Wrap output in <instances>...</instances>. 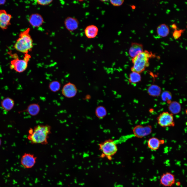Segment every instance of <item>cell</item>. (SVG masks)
I'll return each instance as SVG.
<instances>
[{
  "label": "cell",
  "mask_w": 187,
  "mask_h": 187,
  "mask_svg": "<svg viewBox=\"0 0 187 187\" xmlns=\"http://www.w3.org/2000/svg\"><path fill=\"white\" fill-rule=\"evenodd\" d=\"M51 127L48 125H38L30 128L27 139L33 144L46 145L48 143Z\"/></svg>",
  "instance_id": "6da1fadb"
},
{
  "label": "cell",
  "mask_w": 187,
  "mask_h": 187,
  "mask_svg": "<svg viewBox=\"0 0 187 187\" xmlns=\"http://www.w3.org/2000/svg\"><path fill=\"white\" fill-rule=\"evenodd\" d=\"M139 74L136 72H132L129 75V82L131 83H136L140 81L141 77Z\"/></svg>",
  "instance_id": "603a6c76"
},
{
  "label": "cell",
  "mask_w": 187,
  "mask_h": 187,
  "mask_svg": "<svg viewBox=\"0 0 187 187\" xmlns=\"http://www.w3.org/2000/svg\"><path fill=\"white\" fill-rule=\"evenodd\" d=\"M172 27L173 29H175V30H176V29L177 28V26L175 24H172Z\"/></svg>",
  "instance_id": "83f0119b"
},
{
  "label": "cell",
  "mask_w": 187,
  "mask_h": 187,
  "mask_svg": "<svg viewBox=\"0 0 187 187\" xmlns=\"http://www.w3.org/2000/svg\"><path fill=\"white\" fill-rule=\"evenodd\" d=\"M37 159V157L34 154L29 153H25L21 157V164L24 168H31L35 164Z\"/></svg>",
  "instance_id": "52a82bcc"
},
{
  "label": "cell",
  "mask_w": 187,
  "mask_h": 187,
  "mask_svg": "<svg viewBox=\"0 0 187 187\" xmlns=\"http://www.w3.org/2000/svg\"><path fill=\"white\" fill-rule=\"evenodd\" d=\"M77 89L76 86L70 82L65 84L62 89V95L65 97L70 98L74 97L76 95Z\"/></svg>",
  "instance_id": "30bf717a"
},
{
  "label": "cell",
  "mask_w": 187,
  "mask_h": 187,
  "mask_svg": "<svg viewBox=\"0 0 187 187\" xmlns=\"http://www.w3.org/2000/svg\"><path fill=\"white\" fill-rule=\"evenodd\" d=\"M5 2V1H0V4H4Z\"/></svg>",
  "instance_id": "f546056e"
},
{
  "label": "cell",
  "mask_w": 187,
  "mask_h": 187,
  "mask_svg": "<svg viewBox=\"0 0 187 187\" xmlns=\"http://www.w3.org/2000/svg\"><path fill=\"white\" fill-rule=\"evenodd\" d=\"M30 29L28 28L21 32L16 40L14 48L17 51L24 54H28L33 47V41L30 34Z\"/></svg>",
  "instance_id": "7a4b0ae2"
},
{
  "label": "cell",
  "mask_w": 187,
  "mask_h": 187,
  "mask_svg": "<svg viewBox=\"0 0 187 187\" xmlns=\"http://www.w3.org/2000/svg\"><path fill=\"white\" fill-rule=\"evenodd\" d=\"M123 0H110V3L115 6H119L122 5L124 2Z\"/></svg>",
  "instance_id": "4316f807"
},
{
  "label": "cell",
  "mask_w": 187,
  "mask_h": 187,
  "mask_svg": "<svg viewBox=\"0 0 187 187\" xmlns=\"http://www.w3.org/2000/svg\"><path fill=\"white\" fill-rule=\"evenodd\" d=\"M61 84L58 81H54L50 82L49 85L50 90L53 92H56L58 91L60 89Z\"/></svg>",
  "instance_id": "7402d4cb"
},
{
  "label": "cell",
  "mask_w": 187,
  "mask_h": 187,
  "mask_svg": "<svg viewBox=\"0 0 187 187\" xmlns=\"http://www.w3.org/2000/svg\"><path fill=\"white\" fill-rule=\"evenodd\" d=\"M99 146V149L104 156L110 160L112 156L116 153L118 150L115 141L110 139L106 140L100 143Z\"/></svg>",
  "instance_id": "277c9868"
},
{
  "label": "cell",
  "mask_w": 187,
  "mask_h": 187,
  "mask_svg": "<svg viewBox=\"0 0 187 187\" xmlns=\"http://www.w3.org/2000/svg\"><path fill=\"white\" fill-rule=\"evenodd\" d=\"M169 109L170 112V113L173 115L177 114L181 111V106L178 103L176 102H173L170 104L169 107Z\"/></svg>",
  "instance_id": "ffe728a7"
},
{
  "label": "cell",
  "mask_w": 187,
  "mask_h": 187,
  "mask_svg": "<svg viewBox=\"0 0 187 187\" xmlns=\"http://www.w3.org/2000/svg\"><path fill=\"white\" fill-rule=\"evenodd\" d=\"M153 56L151 52L145 50L133 58V66L131 68L132 72L139 73L142 72L148 66L150 58Z\"/></svg>",
  "instance_id": "3957f363"
},
{
  "label": "cell",
  "mask_w": 187,
  "mask_h": 187,
  "mask_svg": "<svg viewBox=\"0 0 187 187\" xmlns=\"http://www.w3.org/2000/svg\"><path fill=\"white\" fill-rule=\"evenodd\" d=\"M176 183V179L174 174L169 172L163 173L161 176L160 179V184L165 187L172 186Z\"/></svg>",
  "instance_id": "9c48e42d"
},
{
  "label": "cell",
  "mask_w": 187,
  "mask_h": 187,
  "mask_svg": "<svg viewBox=\"0 0 187 187\" xmlns=\"http://www.w3.org/2000/svg\"><path fill=\"white\" fill-rule=\"evenodd\" d=\"M164 141L163 140H159L155 137L150 138L148 141V147L153 150H156L159 148L160 145L164 143Z\"/></svg>",
  "instance_id": "e0dca14e"
},
{
  "label": "cell",
  "mask_w": 187,
  "mask_h": 187,
  "mask_svg": "<svg viewBox=\"0 0 187 187\" xmlns=\"http://www.w3.org/2000/svg\"><path fill=\"white\" fill-rule=\"evenodd\" d=\"M143 51V46L142 44L132 42L129 49V54L133 58Z\"/></svg>",
  "instance_id": "5bb4252c"
},
{
  "label": "cell",
  "mask_w": 187,
  "mask_h": 187,
  "mask_svg": "<svg viewBox=\"0 0 187 187\" xmlns=\"http://www.w3.org/2000/svg\"><path fill=\"white\" fill-rule=\"evenodd\" d=\"M64 24L67 29L70 32H72L77 29L79 22L76 18L68 17L65 19Z\"/></svg>",
  "instance_id": "7c38bea8"
},
{
  "label": "cell",
  "mask_w": 187,
  "mask_h": 187,
  "mask_svg": "<svg viewBox=\"0 0 187 187\" xmlns=\"http://www.w3.org/2000/svg\"><path fill=\"white\" fill-rule=\"evenodd\" d=\"M149 94L152 96H157L159 95L160 92V88L156 85H152L148 90Z\"/></svg>",
  "instance_id": "cb8c5ba5"
},
{
  "label": "cell",
  "mask_w": 187,
  "mask_h": 187,
  "mask_svg": "<svg viewBox=\"0 0 187 187\" xmlns=\"http://www.w3.org/2000/svg\"><path fill=\"white\" fill-rule=\"evenodd\" d=\"M14 104V100L9 97L4 98L1 102V106L3 109L6 111L11 110L13 108Z\"/></svg>",
  "instance_id": "ac0fdd59"
},
{
  "label": "cell",
  "mask_w": 187,
  "mask_h": 187,
  "mask_svg": "<svg viewBox=\"0 0 187 187\" xmlns=\"http://www.w3.org/2000/svg\"><path fill=\"white\" fill-rule=\"evenodd\" d=\"M84 32L85 35L87 38H92L95 37L97 35L98 29L96 26L91 25L86 27Z\"/></svg>",
  "instance_id": "2e32d148"
},
{
  "label": "cell",
  "mask_w": 187,
  "mask_h": 187,
  "mask_svg": "<svg viewBox=\"0 0 187 187\" xmlns=\"http://www.w3.org/2000/svg\"><path fill=\"white\" fill-rule=\"evenodd\" d=\"M157 120L158 124L163 127L173 126L175 125L173 115L168 112L161 113Z\"/></svg>",
  "instance_id": "8992f818"
},
{
  "label": "cell",
  "mask_w": 187,
  "mask_h": 187,
  "mask_svg": "<svg viewBox=\"0 0 187 187\" xmlns=\"http://www.w3.org/2000/svg\"><path fill=\"white\" fill-rule=\"evenodd\" d=\"M29 21L33 27L37 28L41 25L44 23V19L42 16L38 13L32 14L29 16Z\"/></svg>",
  "instance_id": "4fadbf2b"
},
{
  "label": "cell",
  "mask_w": 187,
  "mask_h": 187,
  "mask_svg": "<svg viewBox=\"0 0 187 187\" xmlns=\"http://www.w3.org/2000/svg\"><path fill=\"white\" fill-rule=\"evenodd\" d=\"M11 15L3 9L0 10V28L2 29H6L10 25Z\"/></svg>",
  "instance_id": "8fae6325"
},
{
  "label": "cell",
  "mask_w": 187,
  "mask_h": 187,
  "mask_svg": "<svg viewBox=\"0 0 187 187\" xmlns=\"http://www.w3.org/2000/svg\"><path fill=\"white\" fill-rule=\"evenodd\" d=\"M152 131V127L150 125L143 126L138 125L133 129V135L138 138H142L150 134Z\"/></svg>",
  "instance_id": "ba28073f"
},
{
  "label": "cell",
  "mask_w": 187,
  "mask_h": 187,
  "mask_svg": "<svg viewBox=\"0 0 187 187\" xmlns=\"http://www.w3.org/2000/svg\"><path fill=\"white\" fill-rule=\"evenodd\" d=\"M170 30L168 26L165 24H162L158 26L157 28L158 35L162 37L167 36L169 34Z\"/></svg>",
  "instance_id": "d6986e66"
},
{
  "label": "cell",
  "mask_w": 187,
  "mask_h": 187,
  "mask_svg": "<svg viewBox=\"0 0 187 187\" xmlns=\"http://www.w3.org/2000/svg\"><path fill=\"white\" fill-rule=\"evenodd\" d=\"M40 110V106L38 103H33L29 105L25 109L19 113L26 112L31 116H35L38 114Z\"/></svg>",
  "instance_id": "9a60e30c"
},
{
  "label": "cell",
  "mask_w": 187,
  "mask_h": 187,
  "mask_svg": "<svg viewBox=\"0 0 187 187\" xmlns=\"http://www.w3.org/2000/svg\"><path fill=\"white\" fill-rule=\"evenodd\" d=\"M2 143V140H1V138H0V146L1 145Z\"/></svg>",
  "instance_id": "4dcf8cb0"
},
{
  "label": "cell",
  "mask_w": 187,
  "mask_h": 187,
  "mask_svg": "<svg viewBox=\"0 0 187 187\" xmlns=\"http://www.w3.org/2000/svg\"><path fill=\"white\" fill-rule=\"evenodd\" d=\"M31 57L30 55L27 54H24L23 59H19L18 58L14 59L11 61L10 69L19 73L24 72L27 68Z\"/></svg>",
  "instance_id": "5b68a950"
},
{
  "label": "cell",
  "mask_w": 187,
  "mask_h": 187,
  "mask_svg": "<svg viewBox=\"0 0 187 187\" xmlns=\"http://www.w3.org/2000/svg\"><path fill=\"white\" fill-rule=\"evenodd\" d=\"M36 1L38 4L44 6L50 4L53 1L51 0H37Z\"/></svg>",
  "instance_id": "484cf974"
},
{
  "label": "cell",
  "mask_w": 187,
  "mask_h": 187,
  "mask_svg": "<svg viewBox=\"0 0 187 187\" xmlns=\"http://www.w3.org/2000/svg\"><path fill=\"white\" fill-rule=\"evenodd\" d=\"M183 30H175L173 33V36L176 39L179 38L181 36L182 34L184 31Z\"/></svg>",
  "instance_id": "d4e9b609"
},
{
  "label": "cell",
  "mask_w": 187,
  "mask_h": 187,
  "mask_svg": "<svg viewBox=\"0 0 187 187\" xmlns=\"http://www.w3.org/2000/svg\"><path fill=\"white\" fill-rule=\"evenodd\" d=\"M95 114L98 118H103L106 116V109L103 106H98L96 109Z\"/></svg>",
  "instance_id": "44dd1931"
},
{
  "label": "cell",
  "mask_w": 187,
  "mask_h": 187,
  "mask_svg": "<svg viewBox=\"0 0 187 187\" xmlns=\"http://www.w3.org/2000/svg\"><path fill=\"white\" fill-rule=\"evenodd\" d=\"M176 185L177 186H179L180 185L181 183L179 181L177 182L176 183Z\"/></svg>",
  "instance_id": "f1b7e54d"
}]
</instances>
